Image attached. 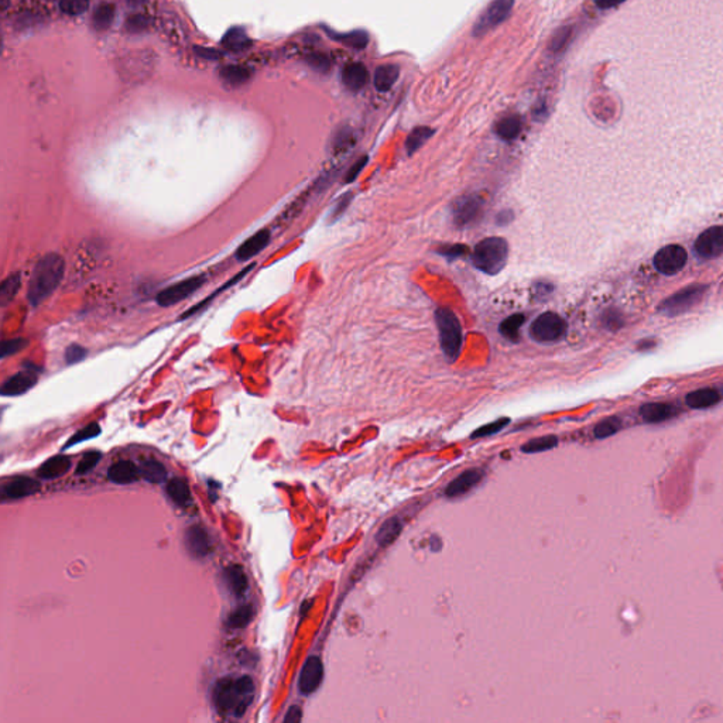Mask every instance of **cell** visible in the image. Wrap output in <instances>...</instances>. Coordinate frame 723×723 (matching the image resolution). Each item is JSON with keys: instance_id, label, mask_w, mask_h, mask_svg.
Segmentation results:
<instances>
[{"instance_id": "obj_1", "label": "cell", "mask_w": 723, "mask_h": 723, "mask_svg": "<svg viewBox=\"0 0 723 723\" xmlns=\"http://www.w3.org/2000/svg\"><path fill=\"white\" fill-rule=\"evenodd\" d=\"M65 273V262L58 253H50L42 258L34 266L27 298L31 305L37 307L44 303L61 284Z\"/></svg>"}, {"instance_id": "obj_2", "label": "cell", "mask_w": 723, "mask_h": 723, "mask_svg": "<svg viewBox=\"0 0 723 723\" xmlns=\"http://www.w3.org/2000/svg\"><path fill=\"white\" fill-rule=\"evenodd\" d=\"M255 697V682L247 675L220 679L213 690V702L221 715L242 716Z\"/></svg>"}, {"instance_id": "obj_3", "label": "cell", "mask_w": 723, "mask_h": 723, "mask_svg": "<svg viewBox=\"0 0 723 723\" xmlns=\"http://www.w3.org/2000/svg\"><path fill=\"white\" fill-rule=\"evenodd\" d=\"M509 258V244L503 238H486L481 240L474 253L472 263L474 266L488 276H494L500 273Z\"/></svg>"}, {"instance_id": "obj_4", "label": "cell", "mask_w": 723, "mask_h": 723, "mask_svg": "<svg viewBox=\"0 0 723 723\" xmlns=\"http://www.w3.org/2000/svg\"><path fill=\"white\" fill-rule=\"evenodd\" d=\"M437 328L440 334V343L445 357L449 362L458 359L462 350V325L458 316L448 308H438L436 311Z\"/></svg>"}, {"instance_id": "obj_5", "label": "cell", "mask_w": 723, "mask_h": 723, "mask_svg": "<svg viewBox=\"0 0 723 723\" xmlns=\"http://www.w3.org/2000/svg\"><path fill=\"white\" fill-rule=\"evenodd\" d=\"M513 6L515 0H492L476 19L472 27V34L475 37H481V35H485L499 27L512 15Z\"/></svg>"}, {"instance_id": "obj_6", "label": "cell", "mask_w": 723, "mask_h": 723, "mask_svg": "<svg viewBox=\"0 0 723 723\" xmlns=\"http://www.w3.org/2000/svg\"><path fill=\"white\" fill-rule=\"evenodd\" d=\"M483 208L485 199L479 194L462 195L451 205L452 221L458 228L472 226L482 218Z\"/></svg>"}, {"instance_id": "obj_7", "label": "cell", "mask_w": 723, "mask_h": 723, "mask_svg": "<svg viewBox=\"0 0 723 723\" xmlns=\"http://www.w3.org/2000/svg\"><path fill=\"white\" fill-rule=\"evenodd\" d=\"M566 332V322L555 312L538 315L530 327V335L535 342L550 343L560 341Z\"/></svg>"}, {"instance_id": "obj_8", "label": "cell", "mask_w": 723, "mask_h": 723, "mask_svg": "<svg viewBox=\"0 0 723 723\" xmlns=\"http://www.w3.org/2000/svg\"><path fill=\"white\" fill-rule=\"evenodd\" d=\"M705 292H706V285L695 284L691 287H686L682 292L675 293L674 296H671L670 298L663 301L659 307V311L666 315H670V316L684 314L686 311H690L693 307H695L698 303H701Z\"/></svg>"}, {"instance_id": "obj_9", "label": "cell", "mask_w": 723, "mask_h": 723, "mask_svg": "<svg viewBox=\"0 0 723 723\" xmlns=\"http://www.w3.org/2000/svg\"><path fill=\"white\" fill-rule=\"evenodd\" d=\"M205 281H206L205 276H195V277H190L179 283H175V284L164 288L163 292H160L156 297V301L161 307L175 305L179 301H183V300L188 298L190 296H193L194 293H197Z\"/></svg>"}, {"instance_id": "obj_10", "label": "cell", "mask_w": 723, "mask_h": 723, "mask_svg": "<svg viewBox=\"0 0 723 723\" xmlns=\"http://www.w3.org/2000/svg\"><path fill=\"white\" fill-rule=\"evenodd\" d=\"M688 260L686 250L678 244H668L657 251L654 258V266L659 273L664 276L677 274L684 269Z\"/></svg>"}, {"instance_id": "obj_11", "label": "cell", "mask_w": 723, "mask_h": 723, "mask_svg": "<svg viewBox=\"0 0 723 723\" xmlns=\"http://www.w3.org/2000/svg\"><path fill=\"white\" fill-rule=\"evenodd\" d=\"M695 253L702 259H715L723 253V226H713L698 236Z\"/></svg>"}, {"instance_id": "obj_12", "label": "cell", "mask_w": 723, "mask_h": 723, "mask_svg": "<svg viewBox=\"0 0 723 723\" xmlns=\"http://www.w3.org/2000/svg\"><path fill=\"white\" fill-rule=\"evenodd\" d=\"M322 677H323V666H322V661L319 660V657H316V656L308 657V660L305 661V664L300 672V678H298L300 693L303 695L314 694L322 682Z\"/></svg>"}, {"instance_id": "obj_13", "label": "cell", "mask_w": 723, "mask_h": 723, "mask_svg": "<svg viewBox=\"0 0 723 723\" xmlns=\"http://www.w3.org/2000/svg\"><path fill=\"white\" fill-rule=\"evenodd\" d=\"M37 372H40V369H37L34 365L26 368L23 372L9 377L2 384L0 391L6 397H15L27 393L35 383H37Z\"/></svg>"}, {"instance_id": "obj_14", "label": "cell", "mask_w": 723, "mask_h": 723, "mask_svg": "<svg viewBox=\"0 0 723 723\" xmlns=\"http://www.w3.org/2000/svg\"><path fill=\"white\" fill-rule=\"evenodd\" d=\"M483 476H485V472L482 471V469H479V467L469 469V471H465L463 474H461L456 479H454L448 485L445 494L448 497H456V496L465 494L466 492L475 488L483 479Z\"/></svg>"}, {"instance_id": "obj_15", "label": "cell", "mask_w": 723, "mask_h": 723, "mask_svg": "<svg viewBox=\"0 0 723 723\" xmlns=\"http://www.w3.org/2000/svg\"><path fill=\"white\" fill-rule=\"evenodd\" d=\"M186 546H187L188 551L191 553V555H194L197 558H202V557L208 555L212 548L208 533L199 526H193L187 530Z\"/></svg>"}, {"instance_id": "obj_16", "label": "cell", "mask_w": 723, "mask_h": 723, "mask_svg": "<svg viewBox=\"0 0 723 723\" xmlns=\"http://www.w3.org/2000/svg\"><path fill=\"white\" fill-rule=\"evenodd\" d=\"M270 238H271V235L269 231H266V229L259 231L258 233H255L240 244V247L236 251V258L240 262H247L255 256H258L262 250L266 249V246L270 242Z\"/></svg>"}, {"instance_id": "obj_17", "label": "cell", "mask_w": 723, "mask_h": 723, "mask_svg": "<svg viewBox=\"0 0 723 723\" xmlns=\"http://www.w3.org/2000/svg\"><path fill=\"white\" fill-rule=\"evenodd\" d=\"M40 490V485L37 481L23 476L10 481L8 485L2 488L3 499H21L30 494L37 493Z\"/></svg>"}, {"instance_id": "obj_18", "label": "cell", "mask_w": 723, "mask_h": 723, "mask_svg": "<svg viewBox=\"0 0 723 723\" xmlns=\"http://www.w3.org/2000/svg\"><path fill=\"white\" fill-rule=\"evenodd\" d=\"M369 72L362 62L348 64L342 71V82L350 91H360L368 82Z\"/></svg>"}, {"instance_id": "obj_19", "label": "cell", "mask_w": 723, "mask_h": 723, "mask_svg": "<svg viewBox=\"0 0 723 723\" xmlns=\"http://www.w3.org/2000/svg\"><path fill=\"white\" fill-rule=\"evenodd\" d=\"M140 475L139 467L130 461H120L112 465L107 471V478L118 485H129L137 481Z\"/></svg>"}, {"instance_id": "obj_20", "label": "cell", "mask_w": 723, "mask_h": 723, "mask_svg": "<svg viewBox=\"0 0 723 723\" xmlns=\"http://www.w3.org/2000/svg\"><path fill=\"white\" fill-rule=\"evenodd\" d=\"M400 77V68L395 64H382L375 71V88L380 92L390 91Z\"/></svg>"}, {"instance_id": "obj_21", "label": "cell", "mask_w": 723, "mask_h": 723, "mask_svg": "<svg viewBox=\"0 0 723 723\" xmlns=\"http://www.w3.org/2000/svg\"><path fill=\"white\" fill-rule=\"evenodd\" d=\"M71 467V459L65 455H58V456H54L48 461H46L40 469L37 475L43 479H57L62 475H65L68 472V469Z\"/></svg>"}, {"instance_id": "obj_22", "label": "cell", "mask_w": 723, "mask_h": 723, "mask_svg": "<svg viewBox=\"0 0 723 723\" xmlns=\"http://www.w3.org/2000/svg\"><path fill=\"white\" fill-rule=\"evenodd\" d=\"M253 267H255V265H253V263H251V265H249V267H244V269H243V270H242V271H240L239 274H236V276H235L233 278H231V280H229V281H228L226 284L221 285V287L218 288V290H216L215 293H212L211 296H208V297H206V298H205L204 301H201L199 304H197V305L191 307V308H190V310H188V311H187L186 314H183V315H181V316H179V319H187V318H190V316L195 315L197 312H199V311H204V308H206V307H208V305H209V304H211V303L213 301V298H216V297H218L220 294H222V293H224L225 290H228V288H229V287H232L233 284L239 283V281H240V280H242V278H243V277H244V276H246L247 273H250V271L253 270Z\"/></svg>"}, {"instance_id": "obj_23", "label": "cell", "mask_w": 723, "mask_h": 723, "mask_svg": "<svg viewBox=\"0 0 723 723\" xmlns=\"http://www.w3.org/2000/svg\"><path fill=\"white\" fill-rule=\"evenodd\" d=\"M640 414L647 422H661L677 414V409L664 403H650L640 409Z\"/></svg>"}, {"instance_id": "obj_24", "label": "cell", "mask_w": 723, "mask_h": 723, "mask_svg": "<svg viewBox=\"0 0 723 723\" xmlns=\"http://www.w3.org/2000/svg\"><path fill=\"white\" fill-rule=\"evenodd\" d=\"M720 402V394L713 389L695 390L686 395V404L691 409H708Z\"/></svg>"}, {"instance_id": "obj_25", "label": "cell", "mask_w": 723, "mask_h": 723, "mask_svg": "<svg viewBox=\"0 0 723 723\" xmlns=\"http://www.w3.org/2000/svg\"><path fill=\"white\" fill-rule=\"evenodd\" d=\"M521 120L517 115H508L494 125V133L504 141L515 140L521 132Z\"/></svg>"}, {"instance_id": "obj_26", "label": "cell", "mask_w": 723, "mask_h": 723, "mask_svg": "<svg viewBox=\"0 0 723 723\" xmlns=\"http://www.w3.org/2000/svg\"><path fill=\"white\" fill-rule=\"evenodd\" d=\"M403 521L399 517H391L383 523L376 534V541L380 547H387L402 534Z\"/></svg>"}, {"instance_id": "obj_27", "label": "cell", "mask_w": 723, "mask_h": 723, "mask_svg": "<svg viewBox=\"0 0 723 723\" xmlns=\"http://www.w3.org/2000/svg\"><path fill=\"white\" fill-rule=\"evenodd\" d=\"M140 476L150 483H163L167 479L166 466L156 459H146L139 467Z\"/></svg>"}, {"instance_id": "obj_28", "label": "cell", "mask_w": 723, "mask_h": 723, "mask_svg": "<svg viewBox=\"0 0 723 723\" xmlns=\"http://www.w3.org/2000/svg\"><path fill=\"white\" fill-rule=\"evenodd\" d=\"M225 581L228 582L229 589L236 596H243L247 592V578L242 566L231 565L225 571Z\"/></svg>"}, {"instance_id": "obj_29", "label": "cell", "mask_w": 723, "mask_h": 723, "mask_svg": "<svg viewBox=\"0 0 723 723\" xmlns=\"http://www.w3.org/2000/svg\"><path fill=\"white\" fill-rule=\"evenodd\" d=\"M167 493L171 500L179 506H190L193 501L190 488L183 479H171L167 485Z\"/></svg>"}, {"instance_id": "obj_30", "label": "cell", "mask_w": 723, "mask_h": 723, "mask_svg": "<svg viewBox=\"0 0 723 723\" xmlns=\"http://www.w3.org/2000/svg\"><path fill=\"white\" fill-rule=\"evenodd\" d=\"M524 315L523 314H515L509 318H506L499 327V332L503 338H506L510 342H517L520 337V328L524 323Z\"/></svg>"}, {"instance_id": "obj_31", "label": "cell", "mask_w": 723, "mask_h": 723, "mask_svg": "<svg viewBox=\"0 0 723 723\" xmlns=\"http://www.w3.org/2000/svg\"><path fill=\"white\" fill-rule=\"evenodd\" d=\"M251 75V72L244 68V66H236V65H229V66H225L222 68L221 71V78L222 81L229 85V87H240L243 84H246L249 81Z\"/></svg>"}, {"instance_id": "obj_32", "label": "cell", "mask_w": 723, "mask_h": 723, "mask_svg": "<svg viewBox=\"0 0 723 723\" xmlns=\"http://www.w3.org/2000/svg\"><path fill=\"white\" fill-rule=\"evenodd\" d=\"M222 44L231 51H243L250 47L251 42L242 28H231L222 40Z\"/></svg>"}, {"instance_id": "obj_33", "label": "cell", "mask_w": 723, "mask_h": 723, "mask_svg": "<svg viewBox=\"0 0 723 723\" xmlns=\"http://www.w3.org/2000/svg\"><path fill=\"white\" fill-rule=\"evenodd\" d=\"M434 129L431 127H427V126H418L416 129H413V132L409 134L407 140H406V150L407 153L411 156L414 154L420 148L424 146V143L432 137L434 134Z\"/></svg>"}, {"instance_id": "obj_34", "label": "cell", "mask_w": 723, "mask_h": 723, "mask_svg": "<svg viewBox=\"0 0 723 723\" xmlns=\"http://www.w3.org/2000/svg\"><path fill=\"white\" fill-rule=\"evenodd\" d=\"M335 39L338 42H341L342 44H345L346 47H350L355 50H362V48H365L369 43V34L364 30H356V31H349V33L335 35Z\"/></svg>"}, {"instance_id": "obj_35", "label": "cell", "mask_w": 723, "mask_h": 723, "mask_svg": "<svg viewBox=\"0 0 723 723\" xmlns=\"http://www.w3.org/2000/svg\"><path fill=\"white\" fill-rule=\"evenodd\" d=\"M21 278L20 274H10L6 280H3L2 285H0V304L8 305L19 293L20 290Z\"/></svg>"}, {"instance_id": "obj_36", "label": "cell", "mask_w": 723, "mask_h": 723, "mask_svg": "<svg viewBox=\"0 0 723 723\" xmlns=\"http://www.w3.org/2000/svg\"><path fill=\"white\" fill-rule=\"evenodd\" d=\"M114 19H115V8L112 5H109V3H106V5L98 6L95 9L92 21H93L95 28L106 30V28H109V26L112 24Z\"/></svg>"}, {"instance_id": "obj_37", "label": "cell", "mask_w": 723, "mask_h": 723, "mask_svg": "<svg viewBox=\"0 0 723 723\" xmlns=\"http://www.w3.org/2000/svg\"><path fill=\"white\" fill-rule=\"evenodd\" d=\"M557 445H558V438L555 436H546V437H539V438L528 441L527 444H524L521 447V451L526 454H535V452L553 449Z\"/></svg>"}, {"instance_id": "obj_38", "label": "cell", "mask_w": 723, "mask_h": 723, "mask_svg": "<svg viewBox=\"0 0 723 723\" xmlns=\"http://www.w3.org/2000/svg\"><path fill=\"white\" fill-rule=\"evenodd\" d=\"M99 434H100V427H99L96 422H92V424L84 427L82 429H80L78 432H75L74 436H72V438L65 444L64 451L68 449V448H71V447L77 445V444H80V443H84V441L92 440V438L98 437Z\"/></svg>"}, {"instance_id": "obj_39", "label": "cell", "mask_w": 723, "mask_h": 723, "mask_svg": "<svg viewBox=\"0 0 723 723\" xmlns=\"http://www.w3.org/2000/svg\"><path fill=\"white\" fill-rule=\"evenodd\" d=\"M253 619V609L251 606H242L236 609L228 619V626L233 629H243L246 627Z\"/></svg>"}, {"instance_id": "obj_40", "label": "cell", "mask_w": 723, "mask_h": 723, "mask_svg": "<svg viewBox=\"0 0 723 723\" xmlns=\"http://www.w3.org/2000/svg\"><path fill=\"white\" fill-rule=\"evenodd\" d=\"M621 427H622V421L619 418H616V417L606 418L595 427V437L599 440L607 438V437L613 436V434H616L621 429Z\"/></svg>"}, {"instance_id": "obj_41", "label": "cell", "mask_w": 723, "mask_h": 723, "mask_svg": "<svg viewBox=\"0 0 723 723\" xmlns=\"http://www.w3.org/2000/svg\"><path fill=\"white\" fill-rule=\"evenodd\" d=\"M355 144V134L350 129H342L335 134L334 139V150L337 153H343L352 149Z\"/></svg>"}, {"instance_id": "obj_42", "label": "cell", "mask_w": 723, "mask_h": 723, "mask_svg": "<svg viewBox=\"0 0 723 723\" xmlns=\"http://www.w3.org/2000/svg\"><path fill=\"white\" fill-rule=\"evenodd\" d=\"M89 8V0H61L60 9L69 16L84 15Z\"/></svg>"}, {"instance_id": "obj_43", "label": "cell", "mask_w": 723, "mask_h": 723, "mask_svg": "<svg viewBox=\"0 0 723 723\" xmlns=\"http://www.w3.org/2000/svg\"><path fill=\"white\" fill-rule=\"evenodd\" d=\"M102 458L100 452H88L85 454L78 466H77V471H75V475H85L88 474L89 471H92V469L96 466V463L99 462V459Z\"/></svg>"}, {"instance_id": "obj_44", "label": "cell", "mask_w": 723, "mask_h": 723, "mask_svg": "<svg viewBox=\"0 0 723 723\" xmlns=\"http://www.w3.org/2000/svg\"><path fill=\"white\" fill-rule=\"evenodd\" d=\"M509 422H510L509 418H501V420H497V421H494V422H490V424L483 425V427H481L479 429H476V431L472 434V437H474V438H478V437H488V436H492V434H496V432H499L500 429H503V428H504L506 425H508Z\"/></svg>"}, {"instance_id": "obj_45", "label": "cell", "mask_w": 723, "mask_h": 723, "mask_svg": "<svg viewBox=\"0 0 723 723\" xmlns=\"http://www.w3.org/2000/svg\"><path fill=\"white\" fill-rule=\"evenodd\" d=\"M437 251H438V255H441L447 259H458V258L465 256L469 251V249L465 244H445V246L438 247Z\"/></svg>"}, {"instance_id": "obj_46", "label": "cell", "mask_w": 723, "mask_h": 723, "mask_svg": "<svg viewBox=\"0 0 723 723\" xmlns=\"http://www.w3.org/2000/svg\"><path fill=\"white\" fill-rule=\"evenodd\" d=\"M569 35H571V28H569V27H562L561 30H558V31L554 34V37L551 39L550 50H551V51H555V53H557V51H561V50L565 47V44L568 43Z\"/></svg>"}, {"instance_id": "obj_47", "label": "cell", "mask_w": 723, "mask_h": 723, "mask_svg": "<svg viewBox=\"0 0 723 723\" xmlns=\"http://www.w3.org/2000/svg\"><path fill=\"white\" fill-rule=\"evenodd\" d=\"M87 357V349L81 345H71L65 350V362L68 365H75Z\"/></svg>"}, {"instance_id": "obj_48", "label": "cell", "mask_w": 723, "mask_h": 723, "mask_svg": "<svg viewBox=\"0 0 723 723\" xmlns=\"http://www.w3.org/2000/svg\"><path fill=\"white\" fill-rule=\"evenodd\" d=\"M350 201H352V194H350V193L342 195V197L337 201V204L334 205V208H332V211H331V215H330V221H331V222H335L338 218H341V216L345 213L346 208L349 206Z\"/></svg>"}, {"instance_id": "obj_49", "label": "cell", "mask_w": 723, "mask_h": 723, "mask_svg": "<svg viewBox=\"0 0 723 723\" xmlns=\"http://www.w3.org/2000/svg\"><path fill=\"white\" fill-rule=\"evenodd\" d=\"M26 345H27V341L21 339V338L5 341L2 343V357H8V356H12V355L20 352L23 348H26Z\"/></svg>"}, {"instance_id": "obj_50", "label": "cell", "mask_w": 723, "mask_h": 723, "mask_svg": "<svg viewBox=\"0 0 723 723\" xmlns=\"http://www.w3.org/2000/svg\"><path fill=\"white\" fill-rule=\"evenodd\" d=\"M368 160H369L368 156L360 157V159H359V160H357V161L350 167V168H349V171L346 172L345 183H348V184H349V183H353V181L359 177V174L362 172V170H364L365 166L368 164Z\"/></svg>"}, {"instance_id": "obj_51", "label": "cell", "mask_w": 723, "mask_h": 723, "mask_svg": "<svg viewBox=\"0 0 723 723\" xmlns=\"http://www.w3.org/2000/svg\"><path fill=\"white\" fill-rule=\"evenodd\" d=\"M148 27V20L144 19L143 16H132L127 19L126 21V28L130 31V33H140V31H144Z\"/></svg>"}, {"instance_id": "obj_52", "label": "cell", "mask_w": 723, "mask_h": 723, "mask_svg": "<svg viewBox=\"0 0 723 723\" xmlns=\"http://www.w3.org/2000/svg\"><path fill=\"white\" fill-rule=\"evenodd\" d=\"M602 321L607 330H618L622 325L621 315L616 311H610V310L603 315Z\"/></svg>"}, {"instance_id": "obj_53", "label": "cell", "mask_w": 723, "mask_h": 723, "mask_svg": "<svg viewBox=\"0 0 723 723\" xmlns=\"http://www.w3.org/2000/svg\"><path fill=\"white\" fill-rule=\"evenodd\" d=\"M308 62L311 66H314L315 69H319V71H327L330 68V61L325 55H319V54L311 55L308 58Z\"/></svg>"}, {"instance_id": "obj_54", "label": "cell", "mask_w": 723, "mask_h": 723, "mask_svg": "<svg viewBox=\"0 0 723 723\" xmlns=\"http://www.w3.org/2000/svg\"><path fill=\"white\" fill-rule=\"evenodd\" d=\"M303 719V713H301V709L298 706H292L290 709H288L285 717H284V722L287 723H297Z\"/></svg>"}, {"instance_id": "obj_55", "label": "cell", "mask_w": 723, "mask_h": 723, "mask_svg": "<svg viewBox=\"0 0 723 723\" xmlns=\"http://www.w3.org/2000/svg\"><path fill=\"white\" fill-rule=\"evenodd\" d=\"M512 220H513V212L512 211H503V212H500L497 215V218H496L497 225H500V226L501 225H508Z\"/></svg>"}, {"instance_id": "obj_56", "label": "cell", "mask_w": 723, "mask_h": 723, "mask_svg": "<svg viewBox=\"0 0 723 723\" xmlns=\"http://www.w3.org/2000/svg\"><path fill=\"white\" fill-rule=\"evenodd\" d=\"M626 2V0H596V6L599 9H610V8H614L618 6L621 3Z\"/></svg>"}, {"instance_id": "obj_57", "label": "cell", "mask_w": 723, "mask_h": 723, "mask_svg": "<svg viewBox=\"0 0 723 723\" xmlns=\"http://www.w3.org/2000/svg\"><path fill=\"white\" fill-rule=\"evenodd\" d=\"M534 292L537 293V297H539L541 294L547 296L548 293L553 292V285H550V284H547V283H538V284L535 285V288H534Z\"/></svg>"}, {"instance_id": "obj_58", "label": "cell", "mask_w": 723, "mask_h": 723, "mask_svg": "<svg viewBox=\"0 0 723 723\" xmlns=\"http://www.w3.org/2000/svg\"><path fill=\"white\" fill-rule=\"evenodd\" d=\"M143 2H144V0H130V3H132V5H140V3H143Z\"/></svg>"}]
</instances>
